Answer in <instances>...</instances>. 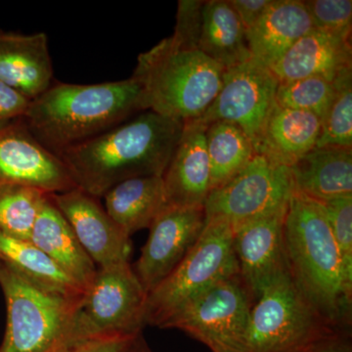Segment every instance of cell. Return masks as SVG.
I'll return each mask as SVG.
<instances>
[{
	"mask_svg": "<svg viewBox=\"0 0 352 352\" xmlns=\"http://www.w3.org/2000/svg\"><path fill=\"white\" fill-rule=\"evenodd\" d=\"M229 2L244 25L245 31H249L266 13L273 0H229Z\"/></svg>",
	"mask_w": 352,
	"mask_h": 352,
	"instance_id": "e575fe53",
	"label": "cell"
},
{
	"mask_svg": "<svg viewBox=\"0 0 352 352\" xmlns=\"http://www.w3.org/2000/svg\"><path fill=\"white\" fill-rule=\"evenodd\" d=\"M303 4L312 29L351 41V0H307Z\"/></svg>",
	"mask_w": 352,
	"mask_h": 352,
	"instance_id": "f546056e",
	"label": "cell"
},
{
	"mask_svg": "<svg viewBox=\"0 0 352 352\" xmlns=\"http://www.w3.org/2000/svg\"><path fill=\"white\" fill-rule=\"evenodd\" d=\"M321 132V119L314 113L275 105L266 120L256 155L291 168L314 149Z\"/></svg>",
	"mask_w": 352,
	"mask_h": 352,
	"instance_id": "d6986e66",
	"label": "cell"
},
{
	"mask_svg": "<svg viewBox=\"0 0 352 352\" xmlns=\"http://www.w3.org/2000/svg\"><path fill=\"white\" fill-rule=\"evenodd\" d=\"M144 111L142 87L131 76L94 85L52 83L31 101L22 120L32 138L59 157Z\"/></svg>",
	"mask_w": 352,
	"mask_h": 352,
	"instance_id": "7a4b0ae2",
	"label": "cell"
},
{
	"mask_svg": "<svg viewBox=\"0 0 352 352\" xmlns=\"http://www.w3.org/2000/svg\"><path fill=\"white\" fill-rule=\"evenodd\" d=\"M279 80L254 58L226 69L221 87L212 105L198 119L206 126L227 122L239 126L256 149L271 111L276 105Z\"/></svg>",
	"mask_w": 352,
	"mask_h": 352,
	"instance_id": "30bf717a",
	"label": "cell"
},
{
	"mask_svg": "<svg viewBox=\"0 0 352 352\" xmlns=\"http://www.w3.org/2000/svg\"><path fill=\"white\" fill-rule=\"evenodd\" d=\"M224 69L196 47L164 38L141 53L132 76L146 111L184 122L200 119L219 92Z\"/></svg>",
	"mask_w": 352,
	"mask_h": 352,
	"instance_id": "277c9868",
	"label": "cell"
},
{
	"mask_svg": "<svg viewBox=\"0 0 352 352\" xmlns=\"http://www.w3.org/2000/svg\"><path fill=\"white\" fill-rule=\"evenodd\" d=\"M50 196L97 268L129 261L131 237L111 219L99 199L78 188Z\"/></svg>",
	"mask_w": 352,
	"mask_h": 352,
	"instance_id": "9a60e30c",
	"label": "cell"
},
{
	"mask_svg": "<svg viewBox=\"0 0 352 352\" xmlns=\"http://www.w3.org/2000/svg\"><path fill=\"white\" fill-rule=\"evenodd\" d=\"M311 30L302 0H273L261 20L247 31L252 57L270 69Z\"/></svg>",
	"mask_w": 352,
	"mask_h": 352,
	"instance_id": "ffe728a7",
	"label": "cell"
},
{
	"mask_svg": "<svg viewBox=\"0 0 352 352\" xmlns=\"http://www.w3.org/2000/svg\"><path fill=\"white\" fill-rule=\"evenodd\" d=\"M135 335L97 336L76 342L62 352H122L129 340Z\"/></svg>",
	"mask_w": 352,
	"mask_h": 352,
	"instance_id": "836d02e7",
	"label": "cell"
},
{
	"mask_svg": "<svg viewBox=\"0 0 352 352\" xmlns=\"http://www.w3.org/2000/svg\"><path fill=\"white\" fill-rule=\"evenodd\" d=\"M50 194L27 185L0 190V232L30 241L32 228Z\"/></svg>",
	"mask_w": 352,
	"mask_h": 352,
	"instance_id": "4316f807",
	"label": "cell"
},
{
	"mask_svg": "<svg viewBox=\"0 0 352 352\" xmlns=\"http://www.w3.org/2000/svg\"><path fill=\"white\" fill-rule=\"evenodd\" d=\"M310 352H352L351 331H338L328 336Z\"/></svg>",
	"mask_w": 352,
	"mask_h": 352,
	"instance_id": "d590c367",
	"label": "cell"
},
{
	"mask_svg": "<svg viewBox=\"0 0 352 352\" xmlns=\"http://www.w3.org/2000/svg\"><path fill=\"white\" fill-rule=\"evenodd\" d=\"M320 203L337 243L346 276L352 280V196Z\"/></svg>",
	"mask_w": 352,
	"mask_h": 352,
	"instance_id": "4dcf8cb0",
	"label": "cell"
},
{
	"mask_svg": "<svg viewBox=\"0 0 352 352\" xmlns=\"http://www.w3.org/2000/svg\"><path fill=\"white\" fill-rule=\"evenodd\" d=\"M148 294L129 263L97 268L82 303L94 336L135 335L145 327Z\"/></svg>",
	"mask_w": 352,
	"mask_h": 352,
	"instance_id": "8fae6325",
	"label": "cell"
},
{
	"mask_svg": "<svg viewBox=\"0 0 352 352\" xmlns=\"http://www.w3.org/2000/svg\"><path fill=\"white\" fill-rule=\"evenodd\" d=\"M30 241L87 291L97 266L50 195L39 212Z\"/></svg>",
	"mask_w": 352,
	"mask_h": 352,
	"instance_id": "44dd1931",
	"label": "cell"
},
{
	"mask_svg": "<svg viewBox=\"0 0 352 352\" xmlns=\"http://www.w3.org/2000/svg\"><path fill=\"white\" fill-rule=\"evenodd\" d=\"M239 274L233 248V228L210 219L191 251L173 272L148 294L145 325L161 328L194 296L215 282Z\"/></svg>",
	"mask_w": 352,
	"mask_h": 352,
	"instance_id": "52a82bcc",
	"label": "cell"
},
{
	"mask_svg": "<svg viewBox=\"0 0 352 352\" xmlns=\"http://www.w3.org/2000/svg\"><path fill=\"white\" fill-rule=\"evenodd\" d=\"M122 352H153L143 337V333H136L129 340Z\"/></svg>",
	"mask_w": 352,
	"mask_h": 352,
	"instance_id": "8d00e7d4",
	"label": "cell"
},
{
	"mask_svg": "<svg viewBox=\"0 0 352 352\" xmlns=\"http://www.w3.org/2000/svg\"><path fill=\"white\" fill-rule=\"evenodd\" d=\"M294 188L315 201L352 196V149L315 147L291 168Z\"/></svg>",
	"mask_w": 352,
	"mask_h": 352,
	"instance_id": "7402d4cb",
	"label": "cell"
},
{
	"mask_svg": "<svg viewBox=\"0 0 352 352\" xmlns=\"http://www.w3.org/2000/svg\"><path fill=\"white\" fill-rule=\"evenodd\" d=\"M15 185L48 194L76 188L59 157L32 138L22 120L0 126V190Z\"/></svg>",
	"mask_w": 352,
	"mask_h": 352,
	"instance_id": "5bb4252c",
	"label": "cell"
},
{
	"mask_svg": "<svg viewBox=\"0 0 352 352\" xmlns=\"http://www.w3.org/2000/svg\"><path fill=\"white\" fill-rule=\"evenodd\" d=\"M203 0H179L171 38L187 47L198 48L203 24Z\"/></svg>",
	"mask_w": 352,
	"mask_h": 352,
	"instance_id": "1f68e13d",
	"label": "cell"
},
{
	"mask_svg": "<svg viewBox=\"0 0 352 352\" xmlns=\"http://www.w3.org/2000/svg\"><path fill=\"white\" fill-rule=\"evenodd\" d=\"M270 69L280 82L311 76L335 82L352 71L351 41L312 29Z\"/></svg>",
	"mask_w": 352,
	"mask_h": 352,
	"instance_id": "ac0fdd59",
	"label": "cell"
},
{
	"mask_svg": "<svg viewBox=\"0 0 352 352\" xmlns=\"http://www.w3.org/2000/svg\"><path fill=\"white\" fill-rule=\"evenodd\" d=\"M206 226L204 208L168 206L150 226L149 237L133 271L151 293L182 263Z\"/></svg>",
	"mask_w": 352,
	"mask_h": 352,
	"instance_id": "7c38bea8",
	"label": "cell"
},
{
	"mask_svg": "<svg viewBox=\"0 0 352 352\" xmlns=\"http://www.w3.org/2000/svg\"><path fill=\"white\" fill-rule=\"evenodd\" d=\"M336 92L325 117L315 147L352 149V71L335 80Z\"/></svg>",
	"mask_w": 352,
	"mask_h": 352,
	"instance_id": "83f0119b",
	"label": "cell"
},
{
	"mask_svg": "<svg viewBox=\"0 0 352 352\" xmlns=\"http://www.w3.org/2000/svg\"><path fill=\"white\" fill-rule=\"evenodd\" d=\"M6 328L0 352H62L97 337L82 314L85 300L53 295L25 281L0 263Z\"/></svg>",
	"mask_w": 352,
	"mask_h": 352,
	"instance_id": "5b68a950",
	"label": "cell"
},
{
	"mask_svg": "<svg viewBox=\"0 0 352 352\" xmlns=\"http://www.w3.org/2000/svg\"><path fill=\"white\" fill-rule=\"evenodd\" d=\"M338 331L305 298L288 271L252 305L242 352H310Z\"/></svg>",
	"mask_w": 352,
	"mask_h": 352,
	"instance_id": "8992f818",
	"label": "cell"
},
{
	"mask_svg": "<svg viewBox=\"0 0 352 352\" xmlns=\"http://www.w3.org/2000/svg\"><path fill=\"white\" fill-rule=\"evenodd\" d=\"M31 100L0 80V126L22 120Z\"/></svg>",
	"mask_w": 352,
	"mask_h": 352,
	"instance_id": "d6a6232c",
	"label": "cell"
},
{
	"mask_svg": "<svg viewBox=\"0 0 352 352\" xmlns=\"http://www.w3.org/2000/svg\"><path fill=\"white\" fill-rule=\"evenodd\" d=\"M289 276L319 314L340 331H351L352 280L320 201L294 189L284 223Z\"/></svg>",
	"mask_w": 352,
	"mask_h": 352,
	"instance_id": "3957f363",
	"label": "cell"
},
{
	"mask_svg": "<svg viewBox=\"0 0 352 352\" xmlns=\"http://www.w3.org/2000/svg\"><path fill=\"white\" fill-rule=\"evenodd\" d=\"M336 92L335 82L318 76L280 82L276 104L280 107L307 111L323 119Z\"/></svg>",
	"mask_w": 352,
	"mask_h": 352,
	"instance_id": "f1b7e54d",
	"label": "cell"
},
{
	"mask_svg": "<svg viewBox=\"0 0 352 352\" xmlns=\"http://www.w3.org/2000/svg\"><path fill=\"white\" fill-rule=\"evenodd\" d=\"M254 300L240 274L215 282L180 307L162 329H177L212 352H242Z\"/></svg>",
	"mask_w": 352,
	"mask_h": 352,
	"instance_id": "ba28073f",
	"label": "cell"
},
{
	"mask_svg": "<svg viewBox=\"0 0 352 352\" xmlns=\"http://www.w3.org/2000/svg\"><path fill=\"white\" fill-rule=\"evenodd\" d=\"M182 129V122L144 111L69 148L59 159L76 188L101 199L124 180L163 176Z\"/></svg>",
	"mask_w": 352,
	"mask_h": 352,
	"instance_id": "6da1fadb",
	"label": "cell"
},
{
	"mask_svg": "<svg viewBox=\"0 0 352 352\" xmlns=\"http://www.w3.org/2000/svg\"><path fill=\"white\" fill-rule=\"evenodd\" d=\"M291 168L261 155L231 182L212 190L206 201V221L223 219L234 227L288 206L294 191Z\"/></svg>",
	"mask_w": 352,
	"mask_h": 352,
	"instance_id": "9c48e42d",
	"label": "cell"
},
{
	"mask_svg": "<svg viewBox=\"0 0 352 352\" xmlns=\"http://www.w3.org/2000/svg\"><path fill=\"white\" fill-rule=\"evenodd\" d=\"M0 263L36 288L71 300H85L87 289L78 284L31 241L0 232Z\"/></svg>",
	"mask_w": 352,
	"mask_h": 352,
	"instance_id": "cb8c5ba5",
	"label": "cell"
},
{
	"mask_svg": "<svg viewBox=\"0 0 352 352\" xmlns=\"http://www.w3.org/2000/svg\"><path fill=\"white\" fill-rule=\"evenodd\" d=\"M207 126L199 120L183 124L182 136L163 175L170 206L204 208L212 191Z\"/></svg>",
	"mask_w": 352,
	"mask_h": 352,
	"instance_id": "2e32d148",
	"label": "cell"
},
{
	"mask_svg": "<svg viewBox=\"0 0 352 352\" xmlns=\"http://www.w3.org/2000/svg\"><path fill=\"white\" fill-rule=\"evenodd\" d=\"M198 48L224 69L251 59L247 31L229 0H208Z\"/></svg>",
	"mask_w": 352,
	"mask_h": 352,
	"instance_id": "d4e9b609",
	"label": "cell"
},
{
	"mask_svg": "<svg viewBox=\"0 0 352 352\" xmlns=\"http://www.w3.org/2000/svg\"><path fill=\"white\" fill-rule=\"evenodd\" d=\"M206 142L212 191L231 182L256 155L249 136L231 122H214L208 124Z\"/></svg>",
	"mask_w": 352,
	"mask_h": 352,
	"instance_id": "484cf974",
	"label": "cell"
},
{
	"mask_svg": "<svg viewBox=\"0 0 352 352\" xmlns=\"http://www.w3.org/2000/svg\"><path fill=\"white\" fill-rule=\"evenodd\" d=\"M0 80L34 100L52 85L47 34L0 31Z\"/></svg>",
	"mask_w": 352,
	"mask_h": 352,
	"instance_id": "e0dca14e",
	"label": "cell"
},
{
	"mask_svg": "<svg viewBox=\"0 0 352 352\" xmlns=\"http://www.w3.org/2000/svg\"><path fill=\"white\" fill-rule=\"evenodd\" d=\"M103 198L106 212L129 237L142 229H149L170 206L163 176L124 180L109 190Z\"/></svg>",
	"mask_w": 352,
	"mask_h": 352,
	"instance_id": "603a6c76",
	"label": "cell"
},
{
	"mask_svg": "<svg viewBox=\"0 0 352 352\" xmlns=\"http://www.w3.org/2000/svg\"><path fill=\"white\" fill-rule=\"evenodd\" d=\"M287 208L288 206L233 228L240 277L254 302L274 280L288 272L284 241Z\"/></svg>",
	"mask_w": 352,
	"mask_h": 352,
	"instance_id": "4fadbf2b",
	"label": "cell"
}]
</instances>
